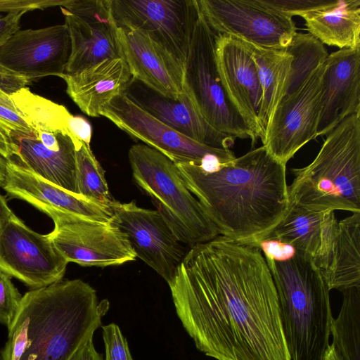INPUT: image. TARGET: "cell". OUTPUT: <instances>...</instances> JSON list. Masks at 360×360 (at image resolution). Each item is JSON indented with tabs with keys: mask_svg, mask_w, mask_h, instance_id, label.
<instances>
[{
	"mask_svg": "<svg viewBox=\"0 0 360 360\" xmlns=\"http://www.w3.org/2000/svg\"><path fill=\"white\" fill-rule=\"evenodd\" d=\"M198 350L216 360H291L272 275L253 243L191 246L168 284Z\"/></svg>",
	"mask_w": 360,
	"mask_h": 360,
	"instance_id": "obj_1",
	"label": "cell"
},
{
	"mask_svg": "<svg viewBox=\"0 0 360 360\" xmlns=\"http://www.w3.org/2000/svg\"><path fill=\"white\" fill-rule=\"evenodd\" d=\"M176 165L219 235L229 238L257 243L290 206L286 165L263 146L212 172Z\"/></svg>",
	"mask_w": 360,
	"mask_h": 360,
	"instance_id": "obj_2",
	"label": "cell"
},
{
	"mask_svg": "<svg viewBox=\"0 0 360 360\" xmlns=\"http://www.w3.org/2000/svg\"><path fill=\"white\" fill-rule=\"evenodd\" d=\"M109 308L81 279L30 290L8 328L1 360H69L94 338Z\"/></svg>",
	"mask_w": 360,
	"mask_h": 360,
	"instance_id": "obj_3",
	"label": "cell"
},
{
	"mask_svg": "<svg viewBox=\"0 0 360 360\" xmlns=\"http://www.w3.org/2000/svg\"><path fill=\"white\" fill-rule=\"evenodd\" d=\"M276 288L291 360H323L333 317L321 270L297 252L284 261L265 258Z\"/></svg>",
	"mask_w": 360,
	"mask_h": 360,
	"instance_id": "obj_4",
	"label": "cell"
},
{
	"mask_svg": "<svg viewBox=\"0 0 360 360\" xmlns=\"http://www.w3.org/2000/svg\"><path fill=\"white\" fill-rule=\"evenodd\" d=\"M327 134L310 164L291 169L290 202L317 212H360V114Z\"/></svg>",
	"mask_w": 360,
	"mask_h": 360,
	"instance_id": "obj_5",
	"label": "cell"
},
{
	"mask_svg": "<svg viewBox=\"0 0 360 360\" xmlns=\"http://www.w3.org/2000/svg\"><path fill=\"white\" fill-rule=\"evenodd\" d=\"M128 157L136 183L150 197L156 211L181 243L193 246L219 235L188 190L176 163L144 143L131 146Z\"/></svg>",
	"mask_w": 360,
	"mask_h": 360,
	"instance_id": "obj_6",
	"label": "cell"
},
{
	"mask_svg": "<svg viewBox=\"0 0 360 360\" xmlns=\"http://www.w3.org/2000/svg\"><path fill=\"white\" fill-rule=\"evenodd\" d=\"M215 35L200 11L184 65V89L205 120L214 129L236 139L253 135L223 87L215 55Z\"/></svg>",
	"mask_w": 360,
	"mask_h": 360,
	"instance_id": "obj_7",
	"label": "cell"
},
{
	"mask_svg": "<svg viewBox=\"0 0 360 360\" xmlns=\"http://www.w3.org/2000/svg\"><path fill=\"white\" fill-rule=\"evenodd\" d=\"M40 211L53 220L54 228L49 234L68 263L104 267L136 258L128 236L111 220H97L50 208Z\"/></svg>",
	"mask_w": 360,
	"mask_h": 360,
	"instance_id": "obj_8",
	"label": "cell"
},
{
	"mask_svg": "<svg viewBox=\"0 0 360 360\" xmlns=\"http://www.w3.org/2000/svg\"><path fill=\"white\" fill-rule=\"evenodd\" d=\"M101 116L176 164L204 166L215 161L229 163L236 158L230 149L207 146L178 132L152 116L124 92L102 110Z\"/></svg>",
	"mask_w": 360,
	"mask_h": 360,
	"instance_id": "obj_9",
	"label": "cell"
},
{
	"mask_svg": "<svg viewBox=\"0 0 360 360\" xmlns=\"http://www.w3.org/2000/svg\"><path fill=\"white\" fill-rule=\"evenodd\" d=\"M110 5L117 27L145 32L184 68L200 13L197 0H110Z\"/></svg>",
	"mask_w": 360,
	"mask_h": 360,
	"instance_id": "obj_10",
	"label": "cell"
},
{
	"mask_svg": "<svg viewBox=\"0 0 360 360\" xmlns=\"http://www.w3.org/2000/svg\"><path fill=\"white\" fill-rule=\"evenodd\" d=\"M200 11L216 34L234 37L267 49H285L297 33L291 17L259 0H197Z\"/></svg>",
	"mask_w": 360,
	"mask_h": 360,
	"instance_id": "obj_11",
	"label": "cell"
},
{
	"mask_svg": "<svg viewBox=\"0 0 360 360\" xmlns=\"http://www.w3.org/2000/svg\"><path fill=\"white\" fill-rule=\"evenodd\" d=\"M324 70L323 63L298 89L285 96L266 127L262 146L284 165L306 143L316 138Z\"/></svg>",
	"mask_w": 360,
	"mask_h": 360,
	"instance_id": "obj_12",
	"label": "cell"
},
{
	"mask_svg": "<svg viewBox=\"0 0 360 360\" xmlns=\"http://www.w3.org/2000/svg\"><path fill=\"white\" fill-rule=\"evenodd\" d=\"M68 262L49 234H40L15 214L0 229V269L31 290L63 279Z\"/></svg>",
	"mask_w": 360,
	"mask_h": 360,
	"instance_id": "obj_13",
	"label": "cell"
},
{
	"mask_svg": "<svg viewBox=\"0 0 360 360\" xmlns=\"http://www.w3.org/2000/svg\"><path fill=\"white\" fill-rule=\"evenodd\" d=\"M60 8L71 40L65 75L76 74L105 59L123 58L110 0H68Z\"/></svg>",
	"mask_w": 360,
	"mask_h": 360,
	"instance_id": "obj_14",
	"label": "cell"
},
{
	"mask_svg": "<svg viewBox=\"0 0 360 360\" xmlns=\"http://www.w3.org/2000/svg\"><path fill=\"white\" fill-rule=\"evenodd\" d=\"M111 221L128 236L138 257L167 283L173 280L186 252L156 211L136 205L134 201L110 205Z\"/></svg>",
	"mask_w": 360,
	"mask_h": 360,
	"instance_id": "obj_15",
	"label": "cell"
},
{
	"mask_svg": "<svg viewBox=\"0 0 360 360\" xmlns=\"http://www.w3.org/2000/svg\"><path fill=\"white\" fill-rule=\"evenodd\" d=\"M71 53L67 25L18 30L0 46V65L31 82L64 74Z\"/></svg>",
	"mask_w": 360,
	"mask_h": 360,
	"instance_id": "obj_16",
	"label": "cell"
},
{
	"mask_svg": "<svg viewBox=\"0 0 360 360\" xmlns=\"http://www.w3.org/2000/svg\"><path fill=\"white\" fill-rule=\"evenodd\" d=\"M219 74L229 100L250 129L255 143L264 138L259 114L262 89L256 64L250 50L239 39L215 35Z\"/></svg>",
	"mask_w": 360,
	"mask_h": 360,
	"instance_id": "obj_17",
	"label": "cell"
},
{
	"mask_svg": "<svg viewBox=\"0 0 360 360\" xmlns=\"http://www.w3.org/2000/svg\"><path fill=\"white\" fill-rule=\"evenodd\" d=\"M117 35L133 79L169 98L184 92V68L167 50L143 32L117 27Z\"/></svg>",
	"mask_w": 360,
	"mask_h": 360,
	"instance_id": "obj_18",
	"label": "cell"
},
{
	"mask_svg": "<svg viewBox=\"0 0 360 360\" xmlns=\"http://www.w3.org/2000/svg\"><path fill=\"white\" fill-rule=\"evenodd\" d=\"M124 93L141 108L184 136L216 148L229 149L236 138L212 127L184 90L177 99L167 98L133 78Z\"/></svg>",
	"mask_w": 360,
	"mask_h": 360,
	"instance_id": "obj_19",
	"label": "cell"
},
{
	"mask_svg": "<svg viewBox=\"0 0 360 360\" xmlns=\"http://www.w3.org/2000/svg\"><path fill=\"white\" fill-rule=\"evenodd\" d=\"M324 65L316 137L328 134L349 115L360 114V49L333 52Z\"/></svg>",
	"mask_w": 360,
	"mask_h": 360,
	"instance_id": "obj_20",
	"label": "cell"
},
{
	"mask_svg": "<svg viewBox=\"0 0 360 360\" xmlns=\"http://www.w3.org/2000/svg\"><path fill=\"white\" fill-rule=\"evenodd\" d=\"M1 188L10 198L26 201L39 210L50 208L103 221H110L112 217L110 207L56 186L13 158L6 160Z\"/></svg>",
	"mask_w": 360,
	"mask_h": 360,
	"instance_id": "obj_21",
	"label": "cell"
},
{
	"mask_svg": "<svg viewBox=\"0 0 360 360\" xmlns=\"http://www.w3.org/2000/svg\"><path fill=\"white\" fill-rule=\"evenodd\" d=\"M338 223L334 211H312L290 202L279 223L261 240L291 245L323 271L331 258Z\"/></svg>",
	"mask_w": 360,
	"mask_h": 360,
	"instance_id": "obj_22",
	"label": "cell"
},
{
	"mask_svg": "<svg viewBox=\"0 0 360 360\" xmlns=\"http://www.w3.org/2000/svg\"><path fill=\"white\" fill-rule=\"evenodd\" d=\"M66 83V92L91 117L101 112L126 90L132 77L122 58L105 59L74 75L60 76Z\"/></svg>",
	"mask_w": 360,
	"mask_h": 360,
	"instance_id": "obj_23",
	"label": "cell"
},
{
	"mask_svg": "<svg viewBox=\"0 0 360 360\" xmlns=\"http://www.w3.org/2000/svg\"><path fill=\"white\" fill-rule=\"evenodd\" d=\"M9 139L11 158L45 180L78 194L75 146L70 136H65L59 150L46 148L37 136L13 134Z\"/></svg>",
	"mask_w": 360,
	"mask_h": 360,
	"instance_id": "obj_24",
	"label": "cell"
},
{
	"mask_svg": "<svg viewBox=\"0 0 360 360\" xmlns=\"http://www.w3.org/2000/svg\"><path fill=\"white\" fill-rule=\"evenodd\" d=\"M300 16L309 34L323 44L360 49V0H335Z\"/></svg>",
	"mask_w": 360,
	"mask_h": 360,
	"instance_id": "obj_25",
	"label": "cell"
},
{
	"mask_svg": "<svg viewBox=\"0 0 360 360\" xmlns=\"http://www.w3.org/2000/svg\"><path fill=\"white\" fill-rule=\"evenodd\" d=\"M322 274L330 290L360 287V212L338 221L331 258Z\"/></svg>",
	"mask_w": 360,
	"mask_h": 360,
	"instance_id": "obj_26",
	"label": "cell"
},
{
	"mask_svg": "<svg viewBox=\"0 0 360 360\" xmlns=\"http://www.w3.org/2000/svg\"><path fill=\"white\" fill-rule=\"evenodd\" d=\"M242 41L251 52L258 70L262 89L259 120L265 134L275 109L285 96L292 58L286 49H267Z\"/></svg>",
	"mask_w": 360,
	"mask_h": 360,
	"instance_id": "obj_27",
	"label": "cell"
},
{
	"mask_svg": "<svg viewBox=\"0 0 360 360\" xmlns=\"http://www.w3.org/2000/svg\"><path fill=\"white\" fill-rule=\"evenodd\" d=\"M11 97L25 120L36 133L44 131L68 134L75 146L80 141L69 130L68 121L72 114L64 105L32 93L27 87L13 93Z\"/></svg>",
	"mask_w": 360,
	"mask_h": 360,
	"instance_id": "obj_28",
	"label": "cell"
},
{
	"mask_svg": "<svg viewBox=\"0 0 360 360\" xmlns=\"http://www.w3.org/2000/svg\"><path fill=\"white\" fill-rule=\"evenodd\" d=\"M342 292L340 312L331 320L332 343L343 360H360V287Z\"/></svg>",
	"mask_w": 360,
	"mask_h": 360,
	"instance_id": "obj_29",
	"label": "cell"
},
{
	"mask_svg": "<svg viewBox=\"0 0 360 360\" xmlns=\"http://www.w3.org/2000/svg\"><path fill=\"white\" fill-rule=\"evenodd\" d=\"M77 193L110 207L115 200L110 192L105 171L90 146L80 141L75 148Z\"/></svg>",
	"mask_w": 360,
	"mask_h": 360,
	"instance_id": "obj_30",
	"label": "cell"
},
{
	"mask_svg": "<svg viewBox=\"0 0 360 360\" xmlns=\"http://www.w3.org/2000/svg\"><path fill=\"white\" fill-rule=\"evenodd\" d=\"M285 49L292 58L286 96L298 89L328 54L323 44L309 33L297 32Z\"/></svg>",
	"mask_w": 360,
	"mask_h": 360,
	"instance_id": "obj_31",
	"label": "cell"
},
{
	"mask_svg": "<svg viewBox=\"0 0 360 360\" xmlns=\"http://www.w3.org/2000/svg\"><path fill=\"white\" fill-rule=\"evenodd\" d=\"M0 129L9 138L13 134L37 136L15 106L11 95L0 89Z\"/></svg>",
	"mask_w": 360,
	"mask_h": 360,
	"instance_id": "obj_32",
	"label": "cell"
},
{
	"mask_svg": "<svg viewBox=\"0 0 360 360\" xmlns=\"http://www.w3.org/2000/svg\"><path fill=\"white\" fill-rule=\"evenodd\" d=\"M22 296L11 281V276L0 269V323L7 328L13 323Z\"/></svg>",
	"mask_w": 360,
	"mask_h": 360,
	"instance_id": "obj_33",
	"label": "cell"
},
{
	"mask_svg": "<svg viewBox=\"0 0 360 360\" xmlns=\"http://www.w3.org/2000/svg\"><path fill=\"white\" fill-rule=\"evenodd\" d=\"M102 335L105 346L103 360H134L128 342L120 328L115 323L102 326Z\"/></svg>",
	"mask_w": 360,
	"mask_h": 360,
	"instance_id": "obj_34",
	"label": "cell"
},
{
	"mask_svg": "<svg viewBox=\"0 0 360 360\" xmlns=\"http://www.w3.org/2000/svg\"><path fill=\"white\" fill-rule=\"evenodd\" d=\"M335 0H259L263 5L289 17L328 6Z\"/></svg>",
	"mask_w": 360,
	"mask_h": 360,
	"instance_id": "obj_35",
	"label": "cell"
},
{
	"mask_svg": "<svg viewBox=\"0 0 360 360\" xmlns=\"http://www.w3.org/2000/svg\"><path fill=\"white\" fill-rule=\"evenodd\" d=\"M264 253L265 258L276 261L289 259L297 253L291 245L276 239H264L255 243Z\"/></svg>",
	"mask_w": 360,
	"mask_h": 360,
	"instance_id": "obj_36",
	"label": "cell"
},
{
	"mask_svg": "<svg viewBox=\"0 0 360 360\" xmlns=\"http://www.w3.org/2000/svg\"><path fill=\"white\" fill-rule=\"evenodd\" d=\"M68 0H0V12L7 13L30 11L48 7L63 6Z\"/></svg>",
	"mask_w": 360,
	"mask_h": 360,
	"instance_id": "obj_37",
	"label": "cell"
},
{
	"mask_svg": "<svg viewBox=\"0 0 360 360\" xmlns=\"http://www.w3.org/2000/svg\"><path fill=\"white\" fill-rule=\"evenodd\" d=\"M31 82L27 78L19 75L0 65V89L8 94L25 87Z\"/></svg>",
	"mask_w": 360,
	"mask_h": 360,
	"instance_id": "obj_38",
	"label": "cell"
},
{
	"mask_svg": "<svg viewBox=\"0 0 360 360\" xmlns=\"http://www.w3.org/2000/svg\"><path fill=\"white\" fill-rule=\"evenodd\" d=\"M68 128L72 135L90 146L92 128L90 123L82 116L72 115L68 121Z\"/></svg>",
	"mask_w": 360,
	"mask_h": 360,
	"instance_id": "obj_39",
	"label": "cell"
},
{
	"mask_svg": "<svg viewBox=\"0 0 360 360\" xmlns=\"http://www.w3.org/2000/svg\"><path fill=\"white\" fill-rule=\"evenodd\" d=\"M25 13L19 11L9 13L6 15H0V46L19 30L20 20Z\"/></svg>",
	"mask_w": 360,
	"mask_h": 360,
	"instance_id": "obj_40",
	"label": "cell"
},
{
	"mask_svg": "<svg viewBox=\"0 0 360 360\" xmlns=\"http://www.w3.org/2000/svg\"><path fill=\"white\" fill-rule=\"evenodd\" d=\"M93 338L77 349L69 360H103V355L95 347Z\"/></svg>",
	"mask_w": 360,
	"mask_h": 360,
	"instance_id": "obj_41",
	"label": "cell"
},
{
	"mask_svg": "<svg viewBox=\"0 0 360 360\" xmlns=\"http://www.w3.org/2000/svg\"><path fill=\"white\" fill-rule=\"evenodd\" d=\"M0 155L6 160L13 157L9 138L0 129Z\"/></svg>",
	"mask_w": 360,
	"mask_h": 360,
	"instance_id": "obj_42",
	"label": "cell"
},
{
	"mask_svg": "<svg viewBox=\"0 0 360 360\" xmlns=\"http://www.w3.org/2000/svg\"><path fill=\"white\" fill-rule=\"evenodd\" d=\"M14 215L8 205L5 196L0 194V229L4 222Z\"/></svg>",
	"mask_w": 360,
	"mask_h": 360,
	"instance_id": "obj_43",
	"label": "cell"
},
{
	"mask_svg": "<svg viewBox=\"0 0 360 360\" xmlns=\"http://www.w3.org/2000/svg\"><path fill=\"white\" fill-rule=\"evenodd\" d=\"M323 360H343L334 345L330 344L325 354Z\"/></svg>",
	"mask_w": 360,
	"mask_h": 360,
	"instance_id": "obj_44",
	"label": "cell"
},
{
	"mask_svg": "<svg viewBox=\"0 0 360 360\" xmlns=\"http://www.w3.org/2000/svg\"><path fill=\"white\" fill-rule=\"evenodd\" d=\"M6 160L0 155V186L3 185L6 177Z\"/></svg>",
	"mask_w": 360,
	"mask_h": 360,
	"instance_id": "obj_45",
	"label": "cell"
},
{
	"mask_svg": "<svg viewBox=\"0 0 360 360\" xmlns=\"http://www.w3.org/2000/svg\"><path fill=\"white\" fill-rule=\"evenodd\" d=\"M0 360H1V355H0Z\"/></svg>",
	"mask_w": 360,
	"mask_h": 360,
	"instance_id": "obj_46",
	"label": "cell"
}]
</instances>
